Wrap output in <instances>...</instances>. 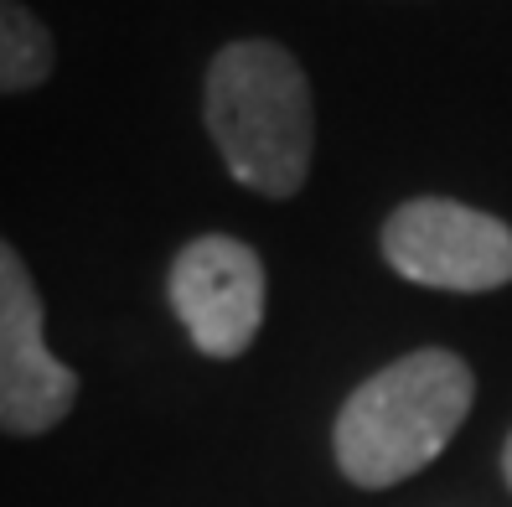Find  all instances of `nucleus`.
Returning a JSON list of instances; mask_svg holds the SVG:
<instances>
[{
    "label": "nucleus",
    "mask_w": 512,
    "mask_h": 507,
    "mask_svg": "<svg viewBox=\"0 0 512 507\" xmlns=\"http://www.w3.org/2000/svg\"><path fill=\"white\" fill-rule=\"evenodd\" d=\"M202 125L238 187L295 197L316 156V99L295 52L269 37H238L213 52L202 78Z\"/></svg>",
    "instance_id": "nucleus-1"
},
{
    "label": "nucleus",
    "mask_w": 512,
    "mask_h": 507,
    "mask_svg": "<svg viewBox=\"0 0 512 507\" xmlns=\"http://www.w3.org/2000/svg\"><path fill=\"white\" fill-rule=\"evenodd\" d=\"M476 399L471 363L450 347H419L363 378L331 425V456L352 487L383 492L425 471L466 425Z\"/></svg>",
    "instance_id": "nucleus-2"
},
{
    "label": "nucleus",
    "mask_w": 512,
    "mask_h": 507,
    "mask_svg": "<svg viewBox=\"0 0 512 507\" xmlns=\"http://www.w3.org/2000/svg\"><path fill=\"white\" fill-rule=\"evenodd\" d=\"M383 259L409 285L487 295L512 285V228L456 197H409L383 218Z\"/></svg>",
    "instance_id": "nucleus-3"
},
{
    "label": "nucleus",
    "mask_w": 512,
    "mask_h": 507,
    "mask_svg": "<svg viewBox=\"0 0 512 507\" xmlns=\"http://www.w3.org/2000/svg\"><path fill=\"white\" fill-rule=\"evenodd\" d=\"M73 404L78 373L47 347L42 290L16 244L0 238V435H47L68 420Z\"/></svg>",
    "instance_id": "nucleus-4"
},
{
    "label": "nucleus",
    "mask_w": 512,
    "mask_h": 507,
    "mask_svg": "<svg viewBox=\"0 0 512 507\" xmlns=\"http://www.w3.org/2000/svg\"><path fill=\"white\" fill-rule=\"evenodd\" d=\"M166 301L202 357H244L264 326V259L233 233H202L176 249Z\"/></svg>",
    "instance_id": "nucleus-5"
},
{
    "label": "nucleus",
    "mask_w": 512,
    "mask_h": 507,
    "mask_svg": "<svg viewBox=\"0 0 512 507\" xmlns=\"http://www.w3.org/2000/svg\"><path fill=\"white\" fill-rule=\"evenodd\" d=\"M52 73H57V42L47 21L21 0H0V94H32Z\"/></svg>",
    "instance_id": "nucleus-6"
},
{
    "label": "nucleus",
    "mask_w": 512,
    "mask_h": 507,
    "mask_svg": "<svg viewBox=\"0 0 512 507\" xmlns=\"http://www.w3.org/2000/svg\"><path fill=\"white\" fill-rule=\"evenodd\" d=\"M502 482L512 487V435H507V445H502Z\"/></svg>",
    "instance_id": "nucleus-7"
}]
</instances>
